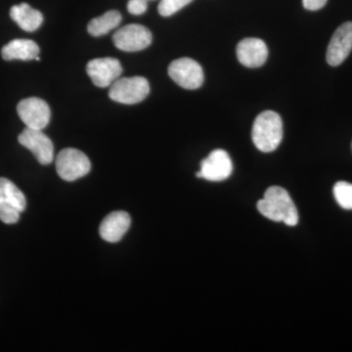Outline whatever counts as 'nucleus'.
<instances>
[{
    "instance_id": "nucleus-1",
    "label": "nucleus",
    "mask_w": 352,
    "mask_h": 352,
    "mask_svg": "<svg viewBox=\"0 0 352 352\" xmlns=\"http://www.w3.org/2000/svg\"><path fill=\"white\" fill-rule=\"evenodd\" d=\"M258 210L266 219L275 222H284L286 226H296L298 212L288 192L279 186L270 187L264 197L258 201Z\"/></svg>"
},
{
    "instance_id": "nucleus-2",
    "label": "nucleus",
    "mask_w": 352,
    "mask_h": 352,
    "mask_svg": "<svg viewBox=\"0 0 352 352\" xmlns=\"http://www.w3.org/2000/svg\"><path fill=\"white\" fill-rule=\"evenodd\" d=\"M252 138L259 151H275L283 139V122L279 113L273 111L259 113L252 126Z\"/></svg>"
},
{
    "instance_id": "nucleus-3",
    "label": "nucleus",
    "mask_w": 352,
    "mask_h": 352,
    "mask_svg": "<svg viewBox=\"0 0 352 352\" xmlns=\"http://www.w3.org/2000/svg\"><path fill=\"white\" fill-rule=\"evenodd\" d=\"M149 94V82L143 76L118 78L109 90V97L113 101L126 105L140 103Z\"/></svg>"
},
{
    "instance_id": "nucleus-4",
    "label": "nucleus",
    "mask_w": 352,
    "mask_h": 352,
    "mask_svg": "<svg viewBox=\"0 0 352 352\" xmlns=\"http://www.w3.org/2000/svg\"><path fill=\"white\" fill-rule=\"evenodd\" d=\"M25 206L23 192L10 180L0 177V220L6 224L16 223Z\"/></svg>"
},
{
    "instance_id": "nucleus-5",
    "label": "nucleus",
    "mask_w": 352,
    "mask_h": 352,
    "mask_svg": "<svg viewBox=\"0 0 352 352\" xmlns=\"http://www.w3.org/2000/svg\"><path fill=\"white\" fill-rule=\"evenodd\" d=\"M91 164L85 153L75 148H66L58 154L56 170L65 182H75L88 175Z\"/></svg>"
},
{
    "instance_id": "nucleus-6",
    "label": "nucleus",
    "mask_w": 352,
    "mask_h": 352,
    "mask_svg": "<svg viewBox=\"0 0 352 352\" xmlns=\"http://www.w3.org/2000/svg\"><path fill=\"white\" fill-rule=\"evenodd\" d=\"M171 80L184 89H198L203 85L205 76L201 65L191 58H180L168 67Z\"/></svg>"
},
{
    "instance_id": "nucleus-7",
    "label": "nucleus",
    "mask_w": 352,
    "mask_h": 352,
    "mask_svg": "<svg viewBox=\"0 0 352 352\" xmlns=\"http://www.w3.org/2000/svg\"><path fill=\"white\" fill-rule=\"evenodd\" d=\"M152 34L143 25L129 24L120 28L113 36V43L118 50L126 52H138L149 47Z\"/></svg>"
},
{
    "instance_id": "nucleus-8",
    "label": "nucleus",
    "mask_w": 352,
    "mask_h": 352,
    "mask_svg": "<svg viewBox=\"0 0 352 352\" xmlns=\"http://www.w3.org/2000/svg\"><path fill=\"white\" fill-rule=\"evenodd\" d=\"M17 112L20 119L29 129L43 131L50 122V106L38 97H30L20 101L17 106Z\"/></svg>"
},
{
    "instance_id": "nucleus-9",
    "label": "nucleus",
    "mask_w": 352,
    "mask_h": 352,
    "mask_svg": "<svg viewBox=\"0 0 352 352\" xmlns=\"http://www.w3.org/2000/svg\"><path fill=\"white\" fill-rule=\"evenodd\" d=\"M232 171L233 164L228 153L217 149L201 162V170L197 173V177L212 182H223Z\"/></svg>"
},
{
    "instance_id": "nucleus-10",
    "label": "nucleus",
    "mask_w": 352,
    "mask_h": 352,
    "mask_svg": "<svg viewBox=\"0 0 352 352\" xmlns=\"http://www.w3.org/2000/svg\"><path fill=\"white\" fill-rule=\"evenodd\" d=\"M21 145L34 154L39 164H50L54 159V145L41 129H25L18 138Z\"/></svg>"
},
{
    "instance_id": "nucleus-11",
    "label": "nucleus",
    "mask_w": 352,
    "mask_h": 352,
    "mask_svg": "<svg viewBox=\"0 0 352 352\" xmlns=\"http://www.w3.org/2000/svg\"><path fill=\"white\" fill-rule=\"evenodd\" d=\"M87 75L97 87H110L122 74V64L112 57L97 58L88 62Z\"/></svg>"
},
{
    "instance_id": "nucleus-12",
    "label": "nucleus",
    "mask_w": 352,
    "mask_h": 352,
    "mask_svg": "<svg viewBox=\"0 0 352 352\" xmlns=\"http://www.w3.org/2000/svg\"><path fill=\"white\" fill-rule=\"evenodd\" d=\"M352 50V22H346L338 28L328 45L326 59L333 67L340 66L349 57Z\"/></svg>"
},
{
    "instance_id": "nucleus-13",
    "label": "nucleus",
    "mask_w": 352,
    "mask_h": 352,
    "mask_svg": "<svg viewBox=\"0 0 352 352\" xmlns=\"http://www.w3.org/2000/svg\"><path fill=\"white\" fill-rule=\"evenodd\" d=\"M237 58L247 68H258L265 63L268 48L263 39L249 38L243 39L237 45Z\"/></svg>"
},
{
    "instance_id": "nucleus-14",
    "label": "nucleus",
    "mask_w": 352,
    "mask_h": 352,
    "mask_svg": "<svg viewBox=\"0 0 352 352\" xmlns=\"http://www.w3.org/2000/svg\"><path fill=\"white\" fill-rule=\"evenodd\" d=\"M131 219L129 214L122 210L111 212L99 227L101 238L109 243H117L122 240L131 227Z\"/></svg>"
},
{
    "instance_id": "nucleus-15",
    "label": "nucleus",
    "mask_w": 352,
    "mask_h": 352,
    "mask_svg": "<svg viewBox=\"0 0 352 352\" xmlns=\"http://www.w3.org/2000/svg\"><path fill=\"white\" fill-rule=\"evenodd\" d=\"M39 47L38 44L31 39H14L3 46L1 50V56L6 61L12 60H22V61H31L36 60L38 56Z\"/></svg>"
},
{
    "instance_id": "nucleus-16",
    "label": "nucleus",
    "mask_w": 352,
    "mask_h": 352,
    "mask_svg": "<svg viewBox=\"0 0 352 352\" xmlns=\"http://www.w3.org/2000/svg\"><path fill=\"white\" fill-rule=\"evenodd\" d=\"M10 17L21 29L29 32L36 31L43 22V14L28 3L13 6L10 10Z\"/></svg>"
},
{
    "instance_id": "nucleus-17",
    "label": "nucleus",
    "mask_w": 352,
    "mask_h": 352,
    "mask_svg": "<svg viewBox=\"0 0 352 352\" xmlns=\"http://www.w3.org/2000/svg\"><path fill=\"white\" fill-rule=\"evenodd\" d=\"M122 22V15L119 11L111 10L99 17L90 21L87 31L92 36H105L109 32L116 29Z\"/></svg>"
},
{
    "instance_id": "nucleus-18",
    "label": "nucleus",
    "mask_w": 352,
    "mask_h": 352,
    "mask_svg": "<svg viewBox=\"0 0 352 352\" xmlns=\"http://www.w3.org/2000/svg\"><path fill=\"white\" fill-rule=\"evenodd\" d=\"M333 196L340 207L352 210V184L346 182H337L333 189Z\"/></svg>"
},
{
    "instance_id": "nucleus-19",
    "label": "nucleus",
    "mask_w": 352,
    "mask_h": 352,
    "mask_svg": "<svg viewBox=\"0 0 352 352\" xmlns=\"http://www.w3.org/2000/svg\"><path fill=\"white\" fill-rule=\"evenodd\" d=\"M192 1L193 0H161L157 10L160 15L163 17H170L188 6Z\"/></svg>"
},
{
    "instance_id": "nucleus-20",
    "label": "nucleus",
    "mask_w": 352,
    "mask_h": 352,
    "mask_svg": "<svg viewBox=\"0 0 352 352\" xmlns=\"http://www.w3.org/2000/svg\"><path fill=\"white\" fill-rule=\"evenodd\" d=\"M147 0H129V3H127V10L132 15H142L147 11Z\"/></svg>"
},
{
    "instance_id": "nucleus-21",
    "label": "nucleus",
    "mask_w": 352,
    "mask_h": 352,
    "mask_svg": "<svg viewBox=\"0 0 352 352\" xmlns=\"http://www.w3.org/2000/svg\"><path fill=\"white\" fill-rule=\"evenodd\" d=\"M328 0H302V6L310 11L320 10L327 3Z\"/></svg>"
},
{
    "instance_id": "nucleus-22",
    "label": "nucleus",
    "mask_w": 352,
    "mask_h": 352,
    "mask_svg": "<svg viewBox=\"0 0 352 352\" xmlns=\"http://www.w3.org/2000/svg\"><path fill=\"white\" fill-rule=\"evenodd\" d=\"M147 1H149V0H147Z\"/></svg>"
}]
</instances>
